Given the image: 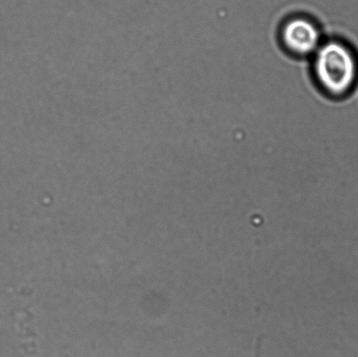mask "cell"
<instances>
[{"label":"cell","mask_w":358,"mask_h":357,"mask_svg":"<svg viewBox=\"0 0 358 357\" xmlns=\"http://www.w3.org/2000/svg\"><path fill=\"white\" fill-rule=\"evenodd\" d=\"M310 73L315 86L333 100H343L358 83V54L348 42L325 38L311 57Z\"/></svg>","instance_id":"cell-1"},{"label":"cell","mask_w":358,"mask_h":357,"mask_svg":"<svg viewBox=\"0 0 358 357\" xmlns=\"http://www.w3.org/2000/svg\"><path fill=\"white\" fill-rule=\"evenodd\" d=\"M277 38L283 50L297 59L311 58L324 41L320 24L304 15L290 17L284 21Z\"/></svg>","instance_id":"cell-2"}]
</instances>
